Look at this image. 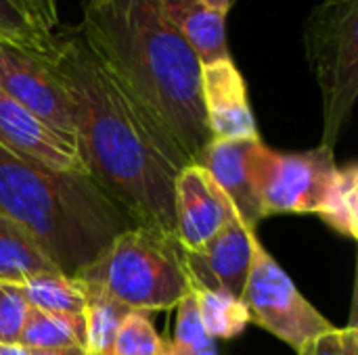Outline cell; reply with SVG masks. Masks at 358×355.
Segmentation results:
<instances>
[{"instance_id": "cell-1", "label": "cell", "mask_w": 358, "mask_h": 355, "mask_svg": "<svg viewBox=\"0 0 358 355\" xmlns=\"http://www.w3.org/2000/svg\"><path fill=\"white\" fill-rule=\"evenodd\" d=\"M69 98L76 151L132 226L176 236L174 186L191 161L168 128L92 52L78 29L42 56Z\"/></svg>"}, {"instance_id": "cell-2", "label": "cell", "mask_w": 358, "mask_h": 355, "mask_svg": "<svg viewBox=\"0 0 358 355\" xmlns=\"http://www.w3.org/2000/svg\"><path fill=\"white\" fill-rule=\"evenodd\" d=\"M76 29L197 163L212 140L201 103V63L159 2L86 0Z\"/></svg>"}, {"instance_id": "cell-3", "label": "cell", "mask_w": 358, "mask_h": 355, "mask_svg": "<svg viewBox=\"0 0 358 355\" xmlns=\"http://www.w3.org/2000/svg\"><path fill=\"white\" fill-rule=\"evenodd\" d=\"M0 213L40 245L63 276L76 278L132 228L128 216L86 174L59 172L0 144Z\"/></svg>"}, {"instance_id": "cell-4", "label": "cell", "mask_w": 358, "mask_h": 355, "mask_svg": "<svg viewBox=\"0 0 358 355\" xmlns=\"http://www.w3.org/2000/svg\"><path fill=\"white\" fill-rule=\"evenodd\" d=\"M76 278L136 312L172 310L191 291L178 239L141 226L120 232Z\"/></svg>"}, {"instance_id": "cell-5", "label": "cell", "mask_w": 358, "mask_h": 355, "mask_svg": "<svg viewBox=\"0 0 358 355\" xmlns=\"http://www.w3.org/2000/svg\"><path fill=\"white\" fill-rule=\"evenodd\" d=\"M306 59L323 98V142L334 149L358 96V0H323L304 29Z\"/></svg>"}, {"instance_id": "cell-6", "label": "cell", "mask_w": 358, "mask_h": 355, "mask_svg": "<svg viewBox=\"0 0 358 355\" xmlns=\"http://www.w3.org/2000/svg\"><path fill=\"white\" fill-rule=\"evenodd\" d=\"M243 165L262 218L277 213L319 216L338 174L334 149L325 144L302 153H279L256 140L250 144Z\"/></svg>"}, {"instance_id": "cell-7", "label": "cell", "mask_w": 358, "mask_h": 355, "mask_svg": "<svg viewBox=\"0 0 358 355\" xmlns=\"http://www.w3.org/2000/svg\"><path fill=\"white\" fill-rule=\"evenodd\" d=\"M241 301L248 308L252 324L268 331L296 352L313 337L334 328V324L302 297L294 280L271 257L258 236H254L252 243V266Z\"/></svg>"}, {"instance_id": "cell-8", "label": "cell", "mask_w": 358, "mask_h": 355, "mask_svg": "<svg viewBox=\"0 0 358 355\" xmlns=\"http://www.w3.org/2000/svg\"><path fill=\"white\" fill-rule=\"evenodd\" d=\"M0 90L76 149L69 98L63 84L40 54L0 42Z\"/></svg>"}, {"instance_id": "cell-9", "label": "cell", "mask_w": 358, "mask_h": 355, "mask_svg": "<svg viewBox=\"0 0 358 355\" xmlns=\"http://www.w3.org/2000/svg\"><path fill=\"white\" fill-rule=\"evenodd\" d=\"M254 236L256 230L248 228L241 218L235 216L199 249H182L191 287L241 299L250 276Z\"/></svg>"}, {"instance_id": "cell-10", "label": "cell", "mask_w": 358, "mask_h": 355, "mask_svg": "<svg viewBox=\"0 0 358 355\" xmlns=\"http://www.w3.org/2000/svg\"><path fill=\"white\" fill-rule=\"evenodd\" d=\"M176 239L185 251L199 249L235 216V207L206 167L189 163L174 186Z\"/></svg>"}, {"instance_id": "cell-11", "label": "cell", "mask_w": 358, "mask_h": 355, "mask_svg": "<svg viewBox=\"0 0 358 355\" xmlns=\"http://www.w3.org/2000/svg\"><path fill=\"white\" fill-rule=\"evenodd\" d=\"M201 103L212 138L260 140L245 80L231 56L201 65Z\"/></svg>"}, {"instance_id": "cell-12", "label": "cell", "mask_w": 358, "mask_h": 355, "mask_svg": "<svg viewBox=\"0 0 358 355\" xmlns=\"http://www.w3.org/2000/svg\"><path fill=\"white\" fill-rule=\"evenodd\" d=\"M0 144L59 172L86 174L78 151L0 90Z\"/></svg>"}, {"instance_id": "cell-13", "label": "cell", "mask_w": 358, "mask_h": 355, "mask_svg": "<svg viewBox=\"0 0 358 355\" xmlns=\"http://www.w3.org/2000/svg\"><path fill=\"white\" fill-rule=\"evenodd\" d=\"M256 140H218L212 138L208 146L203 149L197 165L206 167L208 174L214 178V182L220 186V190L229 197L233 203L237 216L241 222L256 230L258 222H262V209L254 195V188L248 180L243 157L250 149V144Z\"/></svg>"}, {"instance_id": "cell-14", "label": "cell", "mask_w": 358, "mask_h": 355, "mask_svg": "<svg viewBox=\"0 0 358 355\" xmlns=\"http://www.w3.org/2000/svg\"><path fill=\"white\" fill-rule=\"evenodd\" d=\"M172 27L195 50L201 65L229 59L227 15L206 0H157Z\"/></svg>"}, {"instance_id": "cell-15", "label": "cell", "mask_w": 358, "mask_h": 355, "mask_svg": "<svg viewBox=\"0 0 358 355\" xmlns=\"http://www.w3.org/2000/svg\"><path fill=\"white\" fill-rule=\"evenodd\" d=\"M44 274H61V270L25 228L0 213V282L21 285Z\"/></svg>"}, {"instance_id": "cell-16", "label": "cell", "mask_w": 358, "mask_h": 355, "mask_svg": "<svg viewBox=\"0 0 358 355\" xmlns=\"http://www.w3.org/2000/svg\"><path fill=\"white\" fill-rule=\"evenodd\" d=\"M80 280V278H78ZM86 295V339H84V352L86 355H113V343L120 331L122 320L130 312L124 303H120L115 297H111L103 287L84 282Z\"/></svg>"}, {"instance_id": "cell-17", "label": "cell", "mask_w": 358, "mask_h": 355, "mask_svg": "<svg viewBox=\"0 0 358 355\" xmlns=\"http://www.w3.org/2000/svg\"><path fill=\"white\" fill-rule=\"evenodd\" d=\"M17 287L21 289L29 308L65 318H82L86 312V295L78 278H69L63 274H44L29 278Z\"/></svg>"}, {"instance_id": "cell-18", "label": "cell", "mask_w": 358, "mask_h": 355, "mask_svg": "<svg viewBox=\"0 0 358 355\" xmlns=\"http://www.w3.org/2000/svg\"><path fill=\"white\" fill-rule=\"evenodd\" d=\"M86 320L55 316L36 308H29L27 320L19 335V345L27 349H59L69 345L84 347Z\"/></svg>"}, {"instance_id": "cell-19", "label": "cell", "mask_w": 358, "mask_h": 355, "mask_svg": "<svg viewBox=\"0 0 358 355\" xmlns=\"http://www.w3.org/2000/svg\"><path fill=\"white\" fill-rule=\"evenodd\" d=\"M193 295L197 301L201 326L214 341L235 339L248 328V324H252L248 308L243 305L241 299H233L229 295H220L203 289H193Z\"/></svg>"}, {"instance_id": "cell-20", "label": "cell", "mask_w": 358, "mask_h": 355, "mask_svg": "<svg viewBox=\"0 0 358 355\" xmlns=\"http://www.w3.org/2000/svg\"><path fill=\"white\" fill-rule=\"evenodd\" d=\"M325 224L346 239L358 236V167L348 163L338 167L329 199L319 213Z\"/></svg>"}, {"instance_id": "cell-21", "label": "cell", "mask_w": 358, "mask_h": 355, "mask_svg": "<svg viewBox=\"0 0 358 355\" xmlns=\"http://www.w3.org/2000/svg\"><path fill=\"white\" fill-rule=\"evenodd\" d=\"M0 42L48 56L55 48V33L40 27L19 0H0Z\"/></svg>"}, {"instance_id": "cell-22", "label": "cell", "mask_w": 358, "mask_h": 355, "mask_svg": "<svg viewBox=\"0 0 358 355\" xmlns=\"http://www.w3.org/2000/svg\"><path fill=\"white\" fill-rule=\"evenodd\" d=\"M176 333L166 343V355H218L214 339L203 331L193 289L176 305Z\"/></svg>"}, {"instance_id": "cell-23", "label": "cell", "mask_w": 358, "mask_h": 355, "mask_svg": "<svg viewBox=\"0 0 358 355\" xmlns=\"http://www.w3.org/2000/svg\"><path fill=\"white\" fill-rule=\"evenodd\" d=\"M166 341L153 328L147 312L130 310L120 324L113 355H164Z\"/></svg>"}, {"instance_id": "cell-24", "label": "cell", "mask_w": 358, "mask_h": 355, "mask_svg": "<svg viewBox=\"0 0 358 355\" xmlns=\"http://www.w3.org/2000/svg\"><path fill=\"white\" fill-rule=\"evenodd\" d=\"M29 314V303L21 289L0 282V343H19V335Z\"/></svg>"}, {"instance_id": "cell-25", "label": "cell", "mask_w": 358, "mask_h": 355, "mask_svg": "<svg viewBox=\"0 0 358 355\" xmlns=\"http://www.w3.org/2000/svg\"><path fill=\"white\" fill-rule=\"evenodd\" d=\"M298 355H358L357 326L348 328H331L313 337L302 345Z\"/></svg>"}, {"instance_id": "cell-26", "label": "cell", "mask_w": 358, "mask_h": 355, "mask_svg": "<svg viewBox=\"0 0 358 355\" xmlns=\"http://www.w3.org/2000/svg\"><path fill=\"white\" fill-rule=\"evenodd\" d=\"M21 2L40 27L55 33V27L59 25V0H21Z\"/></svg>"}, {"instance_id": "cell-27", "label": "cell", "mask_w": 358, "mask_h": 355, "mask_svg": "<svg viewBox=\"0 0 358 355\" xmlns=\"http://www.w3.org/2000/svg\"><path fill=\"white\" fill-rule=\"evenodd\" d=\"M29 355H86V352L80 345H69L59 349H29Z\"/></svg>"}, {"instance_id": "cell-28", "label": "cell", "mask_w": 358, "mask_h": 355, "mask_svg": "<svg viewBox=\"0 0 358 355\" xmlns=\"http://www.w3.org/2000/svg\"><path fill=\"white\" fill-rule=\"evenodd\" d=\"M0 355H29V349L19 343H0Z\"/></svg>"}, {"instance_id": "cell-29", "label": "cell", "mask_w": 358, "mask_h": 355, "mask_svg": "<svg viewBox=\"0 0 358 355\" xmlns=\"http://www.w3.org/2000/svg\"><path fill=\"white\" fill-rule=\"evenodd\" d=\"M208 4H212L216 10H220V13H224V15H229V10L233 8V4L237 2V0H206Z\"/></svg>"}, {"instance_id": "cell-30", "label": "cell", "mask_w": 358, "mask_h": 355, "mask_svg": "<svg viewBox=\"0 0 358 355\" xmlns=\"http://www.w3.org/2000/svg\"><path fill=\"white\" fill-rule=\"evenodd\" d=\"M19 2H21V0H19ZM21 4H23V2H21ZM25 10H27V8H25Z\"/></svg>"}, {"instance_id": "cell-31", "label": "cell", "mask_w": 358, "mask_h": 355, "mask_svg": "<svg viewBox=\"0 0 358 355\" xmlns=\"http://www.w3.org/2000/svg\"><path fill=\"white\" fill-rule=\"evenodd\" d=\"M164 355H166V352H164Z\"/></svg>"}]
</instances>
